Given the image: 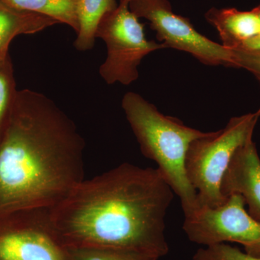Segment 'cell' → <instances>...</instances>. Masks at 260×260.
Here are the masks:
<instances>
[{
	"label": "cell",
	"instance_id": "cell-9",
	"mask_svg": "<svg viewBox=\"0 0 260 260\" xmlns=\"http://www.w3.org/2000/svg\"><path fill=\"white\" fill-rule=\"evenodd\" d=\"M225 198L242 197L248 213L260 221V158L252 139L237 149L225 171L220 186Z\"/></svg>",
	"mask_w": 260,
	"mask_h": 260
},
{
	"label": "cell",
	"instance_id": "cell-13",
	"mask_svg": "<svg viewBox=\"0 0 260 260\" xmlns=\"http://www.w3.org/2000/svg\"><path fill=\"white\" fill-rule=\"evenodd\" d=\"M16 9L38 13L54 18L59 23L66 24L79 30L77 5L78 0H4Z\"/></svg>",
	"mask_w": 260,
	"mask_h": 260
},
{
	"label": "cell",
	"instance_id": "cell-4",
	"mask_svg": "<svg viewBox=\"0 0 260 260\" xmlns=\"http://www.w3.org/2000/svg\"><path fill=\"white\" fill-rule=\"evenodd\" d=\"M259 119L260 108L255 112L234 116L223 129L210 132L191 143L185 169L199 206L217 208L225 203L227 198L220 191L224 174L237 149L252 139Z\"/></svg>",
	"mask_w": 260,
	"mask_h": 260
},
{
	"label": "cell",
	"instance_id": "cell-8",
	"mask_svg": "<svg viewBox=\"0 0 260 260\" xmlns=\"http://www.w3.org/2000/svg\"><path fill=\"white\" fill-rule=\"evenodd\" d=\"M49 209L0 216V260H70L49 219Z\"/></svg>",
	"mask_w": 260,
	"mask_h": 260
},
{
	"label": "cell",
	"instance_id": "cell-20",
	"mask_svg": "<svg viewBox=\"0 0 260 260\" xmlns=\"http://www.w3.org/2000/svg\"><path fill=\"white\" fill-rule=\"evenodd\" d=\"M119 1H121V0H119Z\"/></svg>",
	"mask_w": 260,
	"mask_h": 260
},
{
	"label": "cell",
	"instance_id": "cell-11",
	"mask_svg": "<svg viewBox=\"0 0 260 260\" xmlns=\"http://www.w3.org/2000/svg\"><path fill=\"white\" fill-rule=\"evenodd\" d=\"M38 13L16 9L0 0V60L9 55L10 43L20 35H32L58 24Z\"/></svg>",
	"mask_w": 260,
	"mask_h": 260
},
{
	"label": "cell",
	"instance_id": "cell-10",
	"mask_svg": "<svg viewBox=\"0 0 260 260\" xmlns=\"http://www.w3.org/2000/svg\"><path fill=\"white\" fill-rule=\"evenodd\" d=\"M207 21L216 29L222 45L229 49L239 48L260 32V19L254 10L213 8L205 15Z\"/></svg>",
	"mask_w": 260,
	"mask_h": 260
},
{
	"label": "cell",
	"instance_id": "cell-5",
	"mask_svg": "<svg viewBox=\"0 0 260 260\" xmlns=\"http://www.w3.org/2000/svg\"><path fill=\"white\" fill-rule=\"evenodd\" d=\"M130 1L121 0L115 10L104 15L95 32V38L107 45V59L101 65L99 74L109 85H129L136 81L143 58L167 48L162 43L147 39L144 24L129 9Z\"/></svg>",
	"mask_w": 260,
	"mask_h": 260
},
{
	"label": "cell",
	"instance_id": "cell-17",
	"mask_svg": "<svg viewBox=\"0 0 260 260\" xmlns=\"http://www.w3.org/2000/svg\"><path fill=\"white\" fill-rule=\"evenodd\" d=\"M231 51L232 68L247 70L260 83V50L234 49Z\"/></svg>",
	"mask_w": 260,
	"mask_h": 260
},
{
	"label": "cell",
	"instance_id": "cell-7",
	"mask_svg": "<svg viewBox=\"0 0 260 260\" xmlns=\"http://www.w3.org/2000/svg\"><path fill=\"white\" fill-rule=\"evenodd\" d=\"M129 9L138 18L148 20L157 39L167 48L188 53L208 66L232 68L231 49L205 37L189 19L174 13L169 0H131Z\"/></svg>",
	"mask_w": 260,
	"mask_h": 260
},
{
	"label": "cell",
	"instance_id": "cell-2",
	"mask_svg": "<svg viewBox=\"0 0 260 260\" xmlns=\"http://www.w3.org/2000/svg\"><path fill=\"white\" fill-rule=\"evenodd\" d=\"M85 143L47 95L18 90L0 137V216L51 209L84 179Z\"/></svg>",
	"mask_w": 260,
	"mask_h": 260
},
{
	"label": "cell",
	"instance_id": "cell-3",
	"mask_svg": "<svg viewBox=\"0 0 260 260\" xmlns=\"http://www.w3.org/2000/svg\"><path fill=\"white\" fill-rule=\"evenodd\" d=\"M121 107L142 153L156 162L157 169L180 199L184 216L192 213L199 205L186 175V153L193 141L208 136L210 132L189 127L177 118L164 115L135 92L124 95Z\"/></svg>",
	"mask_w": 260,
	"mask_h": 260
},
{
	"label": "cell",
	"instance_id": "cell-19",
	"mask_svg": "<svg viewBox=\"0 0 260 260\" xmlns=\"http://www.w3.org/2000/svg\"><path fill=\"white\" fill-rule=\"evenodd\" d=\"M253 10L255 12L256 14L258 15V17H259V18L260 19V5H258L256 8H254Z\"/></svg>",
	"mask_w": 260,
	"mask_h": 260
},
{
	"label": "cell",
	"instance_id": "cell-14",
	"mask_svg": "<svg viewBox=\"0 0 260 260\" xmlns=\"http://www.w3.org/2000/svg\"><path fill=\"white\" fill-rule=\"evenodd\" d=\"M18 90L10 54L0 60V137L14 107Z\"/></svg>",
	"mask_w": 260,
	"mask_h": 260
},
{
	"label": "cell",
	"instance_id": "cell-18",
	"mask_svg": "<svg viewBox=\"0 0 260 260\" xmlns=\"http://www.w3.org/2000/svg\"><path fill=\"white\" fill-rule=\"evenodd\" d=\"M237 49H246V50H260V32L255 37L246 41Z\"/></svg>",
	"mask_w": 260,
	"mask_h": 260
},
{
	"label": "cell",
	"instance_id": "cell-16",
	"mask_svg": "<svg viewBox=\"0 0 260 260\" xmlns=\"http://www.w3.org/2000/svg\"><path fill=\"white\" fill-rule=\"evenodd\" d=\"M193 260H260V256L243 252L225 243L201 248L193 256Z\"/></svg>",
	"mask_w": 260,
	"mask_h": 260
},
{
	"label": "cell",
	"instance_id": "cell-1",
	"mask_svg": "<svg viewBox=\"0 0 260 260\" xmlns=\"http://www.w3.org/2000/svg\"><path fill=\"white\" fill-rule=\"evenodd\" d=\"M174 198L160 171L124 162L83 179L49 210L67 249L134 251L160 258L169 251L165 218Z\"/></svg>",
	"mask_w": 260,
	"mask_h": 260
},
{
	"label": "cell",
	"instance_id": "cell-12",
	"mask_svg": "<svg viewBox=\"0 0 260 260\" xmlns=\"http://www.w3.org/2000/svg\"><path fill=\"white\" fill-rule=\"evenodd\" d=\"M116 0H78L77 5L79 30L74 47L79 51H87L95 45V32L103 17L118 6Z\"/></svg>",
	"mask_w": 260,
	"mask_h": 260
},
{
	"label": "cell",
	"instance_id": "cell-6",
	"mask_svg": "<svg viewBox=\"0 0 260 260\" xmlns=\"http://www.w3.org/2000/svg\"><path fill=\"white\" fill-rule=\"evenodd\" d=\"M241 195L231 194L217 208L199 206L184 216L183 230L191 242L203 246L234 242L260 256V221L249 215Z\"/></svg>",
	"mask_w": 260,
	"mask_h": 260
},
{
	"label": "cell",
	"instance_id": "cell-15",
	"mask_svg": "<svg viewBox=\"0 0 260 260\" xmlns=\"http://www.w3.org/2000/svg\"><path fill=\"white\" fill-rule=\"evenodd\" d=\"M70 260H158L154 256L134 252L95 248L68 249Z\"/></svg>",
	"mask_w": 260,
	"mask_h": 260
}]
</instances>
